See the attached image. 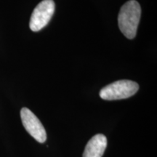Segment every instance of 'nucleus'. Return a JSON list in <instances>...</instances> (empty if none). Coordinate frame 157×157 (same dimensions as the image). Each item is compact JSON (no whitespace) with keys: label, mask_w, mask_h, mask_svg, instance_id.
I'll return each mask as SVG.
<instances>
[{"label":"nucleus","mask_w":157,"mask_h":157,"mask_svg":"<svg viewBox=\"0 0 157 157\" xmlns=\"http://www.w3.org/2000/svg\"><path fill=\"white\" fill-rule=\"evenodd\" d=\"M141 7L135 0H129L124 4L118 16L119 29L127 39H134L140 22Z\"/></svg>","instance_id":"1"},{"label":"nucleus","mask_w":157,"mask_h":157,"mask_svg":"<svg viewBox=\"0 0 157 157\" xmlns=\"http://www.w3.org/2000/svg\"><path fill=\"white\" fill-rule=\"evenodd\" d=\"M139 90L138 84L131 80H119L105 86L100 92V97L105 101L126 99Z\"/></svg>","instance_id":"2"},{"label":"nucleus","mask_w":157,"mask_h":157,"mask_svg":"<svg viewBox=\"0 0 157 157\" xmlns=\"http://www.w3.org/2000/svg\"><path fill=\"white\" fill-rule=\"evenodd\" d=\"M56 5L53 0H43L35 7L31 14L29 26L36 32L46 26L55 13Z\"/></svg>","instance_id":"3"},{"label":"nucleus","mask_w":157,"mask_h":157,"mask_svg":"<svg viewBox=\"0 0 157 157\" xmlns=\"http://www.w3.org/2000/svg\"><path fill=\"white\" fill-rule=\"evenodd\" d=\"M21 117L25 130L39 143H44L47 140V133L36 116L27 108H23L21 111Z\"/></svg>","instance_id":"4"},{"label":"nucleus","mask_w":157,"mask_h":157,"mask_svg":"<svg viewBox=\"0 0 157 157\" xmlns=\"http://www.w3.org/2000/svg\"><path fill=\"white\" fill-rule=\"evenodd\" d=\"M107 147V138L103 134H98L88 141L84 148L83 157H102Z\"/></svg>","instance_id":"5"}]
</instances>
